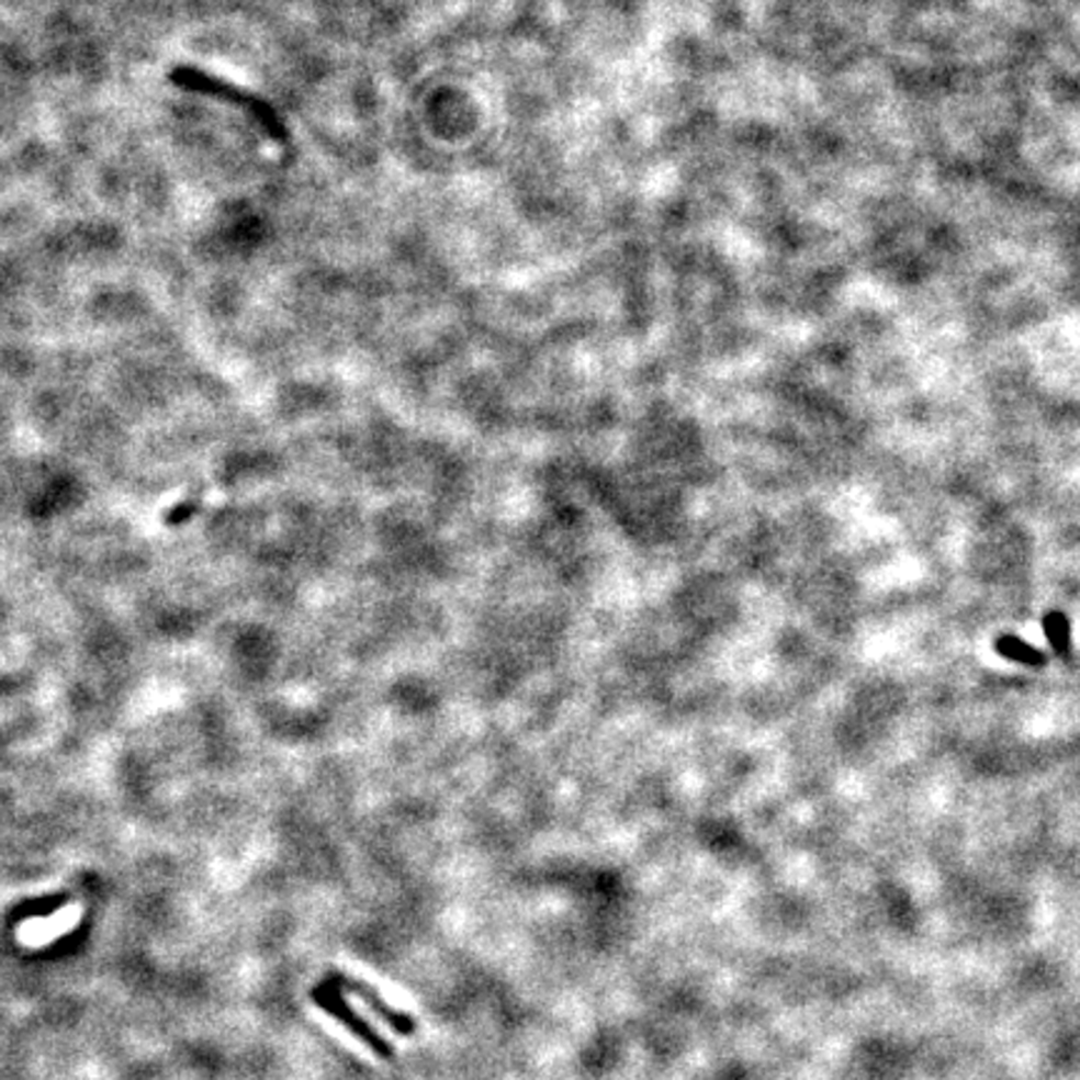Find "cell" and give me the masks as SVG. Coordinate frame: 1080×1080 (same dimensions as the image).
Listing matches in <instances>:
<instances>
[{
  "instance_id": "cell-5",
  "label": "cell",
  "mask_w": 1080,
  "mask_h": 1080,
  "mask_svg": "<svg viewBox=\"0 0 1080 1080\" xmlns=\"http://www.w3.org/2000/svg\"><path fill=\"white\" fill-rule=\"evenodd\" d=\"M1046 630H1048V635L1053 638V643H1056V648L1060 651V648H1068V620L1064 616H1050L1048 618V623H1046Z\"/></svg>"
},
{
  "instance_id": "cell-2",
  "label": "cell",
  "mask_w": 1080,
  "mask_h": 1080,
  "mask_svg": "<svg viewBox=\"0 0 1080 1080\" xmlns=\"http://www.w3.org/2000/svg\"><path fill=\"white\" fill-rule=\"evenodd\" d=\"M330 986H336L338 990H348V993H353L358 995L360 1001H363L368 1008H373V1011L381 1015V1019L391 1025L393 1031H398L403 1035H410V1033H416V1021L410 1019V1015H405V1013H398V1011H393V1008L383 1001L381 995L375 993V990L371 986H365V983H358V980H350L346 976H336L333 978V983Z\"/></svg>"
},
{
  "instance_id": "cell-3",
  "label": "cell",
  "mask_w": 1080,
  "mask_h": 1080,
  "mask_svg": "<svg viewBox=\"0 0 1080 1080\" xmlns=\"http://www.w3.org/2000/svg\"><path fill=\"white\" fill-rule=\"evenodd\" d=\"M995 648H998V653H1003V655H1008V659H1013V661L1031 663V665H1040L1043 663V653H1038L1031 645L1021 643L1019 638H1003V641H998Z\"/></svg>"
},
{
  "instance_id": "cell-4",
  "label": "cell",
  "mask_w": 1080,
  "mask_h": 1080,
  "mask_svg": "<svg viewBox=\"0 0 1080 1080\" xmlns=\"http://www.w3.org/2000/svg\"><path fill=\"white\" fill-rule=\"evenodd\" d=\"M68 903V898L66 896H53V898H43V900H31L29 905L21 908L15 915L18 918H45V915H50V913H56L60 911L63 905Z\"/></svg>"
},
{
  "instance_id": "cell-1",
  "label": "cell",
  "mask_w": 1080,
  "mask_h": 1080,
  "mask_svg": "<svg viewBox=\"0 0 1080 1080\" xmlns=\"http://www.w3.org/2000/svg\"><path fill=\"white\" fill-rule=\"evenodd\" d=\"M313 1003L323 1008L328 1015H333L338 1023H344L346 1028L356 1035V1038L363 1043V1046L371 1048L375 1056H381V1058H393L395 1056V1050L389 1040L383 1038L381 1033H375L371 1025H368L363 1019L356 1011H350L348 1003H346V998H344V990H338L336 986H326V988H315L313 990Z\"/></svg>"
}]
</instances>
